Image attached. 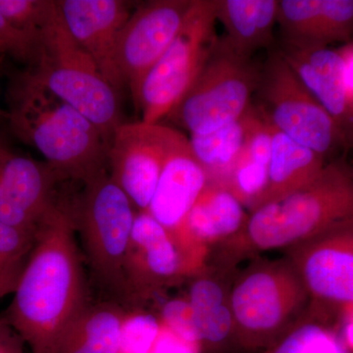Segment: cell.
Instances as JSON below:
<instances>
[{
	"instance_id": "cell-33",
	"label": "cell",
	"mask_w": 353,
	"mask_h": 353,
	"mask_svg": "<svg viewBox=\"0 0 353 353\" xmlns=\"http://www.w3.org/2000/svg\"><path fill=\"white\" fill-rule=\"evenodd\" d=\"M343 62V78L347 87L348 97L353 104V41L338 50Z\"/></svg>"
},
{
	"instance_id": "cell-26",
	"label": "cell",
	"mask_w": 353,
	"mask_h": 353,
	"mask_svg": "<svg viewBox=\"0 0 353 353\" xmlns=\"http://www.w3.org/2000/svg\"><path fill=\"white\" fill-rule=\"evenodd\" d=\"M319 321L301 315L268 353H347L341 339Z\"/></svg>"
},
{
	"instance_id": "cell-17",
	"label": "cell",
	"mask_w": 353,
	"mask_h": 353,
	"mask_svg": "<svg viewBox=\"0 0 353 353\" xmlns=\"http://www.w3.org/2000/svg\"><path fill=\"white\" fill-rule=\"evenodd\" d=\"M310 94L331 116L348 150L353 148V104L348 97L343 62L338 50L285 48L281 50Z\"/></svg>"
},
{
	"instance_id": "cell-15",
	"label": "cell",
	"mask_w": 353,
	"mask_h": 353,
	"mask_svg": "<svg viewBox=\"0 0 353 353\" xmlns=\"http://www.w3.org/2000/svg\"><path fill=\"white\" fill-rule=\"evenodd\" d=\"M60 15L74 39L94 60L118 92L126 85L117 61L121 30L131 15L123 0H57Z\"/></svg>"
},
{
	"instance_id": "cell-19",
	"label": "cell",
	"mask_w": 353,
	"mask_h": 353,
	"mask_svg": "<svg viewBox=\"0 0 353 353\" xmlns=\"http://www.w3.org/2000/svg\"><path fill=\"white\" fill-rule=\"evenodd\" d=\"M277 15L278 0H216V19L224 27L223 36L248 57L272 50Z\"/></svg>"
},
{
	"instance_id": "cell-32",
	"label": "cell",
	"mask_w": 353,
	"mask_h": 353,
	"mask_svg": "<svg viewBox=\"0 0 353 353\" xmlns=\"http://www.w3.org/2000/svg\"><path fill=\"white\" fill-rule=\"evenodd\" d=\"M24 343L6 316L0 315V353H24Z\"/></svg>"
},
{
	"instance_id": "cell-36",
	"label": "cell",
	"mask_w": 353,
	"mask_h": 353,
	"mask_svg": "<svg viewBox=\"0 0 353 353\" xmlns=\"http://www.w3.org/2000/svg\"><path fill=\"white\" fill-rule=\"evenodd\" d=\"M10 150V148H9L8 145H6V143H4L3 139L0 138V154H2V153L6 152L7 150Z\"/></svg>"
},
{
	"instance_id": "cell-6",
	"label": "cell",
	"mask_w": 353,
	"mask_h": 353,
	"mask_svg": "<svg viewBox=\"0 0 353 353\" xmlns=\"http://www.w3.org/2000/svg\"><path fill=\"white\" fill-rule=\"evenodd\" d=\"M262 66L218 37L201 73L167 119L192 134H208L240 119L252 108Z\"/></svg>"
},
{
	"instance_id": "cell-20",
	"label": "cell",
	"mask_w": 353,
	"mask_h": 353,
	"mask_svg": "<svg viewBox=\"0 0 353 353\" xmlns=\"http://www.w3.org/2000/svg\"><path fill=\"white\" fill-rule=\"evenodd\" d=\"M129 312L117 301L88 303L57 353H122Z\"/></svg>"
},
{
	"instance_id": "cell-35",
	"label": "cell",
	"mask_w": 353,
	"mask_h": 353,
	"mask_svg": "<svg viewBox=\"0 0 353 353\" xmlns=\"http://www.w3.org/2000/svg\"><path fill=\"white\" fill-rule=\"evenodd\" d=\"M345 339L347 345L353 350V306L345 308Z\"/></svg>"
},
{
	"instance_id": "cell-13",
	"label": "cell",
	"mask_w": 353,
	"mask_h": 353,
	"mask_svg": "<svg viewBox=\"0 0 353 353\" xmlns=\"http://www.w3.org/2000/svg\"><path fill=\"white\" fill-rule=\"evenodd\" d=\"M194 0H152L139 6L121 30L118 66L134 99L141 81L176 38Z\"/></svg>"
},
{
	"instance_id": "cell-31",
	"label": "cell",
	"mask_w": 353,
	"mask_h": 353,
	"mask_svg": "<svg viewBox=\"0 0 353 353\" xmlns=\"http://www.w3.org/2000/svg\"><path fill=\"white\" fill-rule=\"evenodd\" d=\"M197 345L183 340L161 325L153 353H196Z\"/></svg>"
},
{
	"instance_id": "cell-23",
	"label": "cell",
	"mask_w": 353,
	"mask_h": 353,
	"mask_svg": "<svg viewBox=\"0 0 353 353\" xmlns=\"http://www.w3.org/2000/svg\"><path fill=\"white\" fill-rule=\"evenodd\" d=\"M240 159L228 179L227 188L248 213L259 206L268 183L272 125L261 108Z\"/></svg>"
},
{
	"instance_id": "cell-29",
	"label": "cell",
	"mask_w": 353,
	"mask_h": 353,
	"mask_svg": "<svg viewBox=\"0 0 353 353\" xmlns=\"http://www.w3.org/2000/svg\"><path fill=\"white\" fill-rule=\"evenodd\" d=\"M39 37L12 27L0 14V55L32 66L39 57Z\"/></svg>"
},
{
	"instance_id": "cell-24",
	"label": "cell",
	"mask_w": 353,
	"mask_h": 353,
	"mask_svg": "<svg viewBox=\"0 0 353 353\" xmlns=\"http://www.w3.org/2000/svg\"><path fill=\"white\" fill-rule=\"evenodd\" d=\"M199 345L218 343L234 333V319L229 294L212 275L196 274L188 297Z\"/></svg>"
},
{
	"instance_id": "cell-18",
	"label": "cell",
	"mask_w": 353,
	"mask_h": 353,
	"mask_svg": "<svg viewBox=\"0 0 353 353\" xmlns=\"http://www.w3.org/2000/svg\"><path fill=\"white\" fill-rule=\"evenodd\" d=\"M248 211L223 185L208 183L185 218L179 243L204 267L208 248L233 238L245 226Z\"/></svg>"
},
{
	"instance_id": "cell-28",
	"label": "cell",
	"mask_w": 353,
	"mask_h": 353,
	"mask_svg": "<svg viewBox=\"0 0 353 353\" xmlns=\"http://www.w3.org/2000/svg\"><path fill=\"white\" fill-rule=\"evenodd\" d=\"M34 234L0 222V276L24 267L34 245Z\"/></svg>"
},
{
	"instance_id": "cell-21",
	"label": "cell",
	"mask_w": 353,
	"mask_h": 353,
	"mask_svg": "<svg viewBox=\"0 0 353 353\" xmlns=\"http://www.w3.org/2000/svg\"><path fill=\"white\" fill-rule=\"evenodd\" d=\"M327 163L321 155L272 126L268 183L257 208L282 199L307 185L321 173Z\"/></svg>"
},
{
	"instance_id": "cell-37",
	"label": "cell",
	"mask_w": 353,
	"mask_h": 353,
	"mask_svg": "<svg viewBox=\"0 0 353 353\" xmlns=\"http://www.w3.org/2000/svg\"><path fill=\"white\" fill-rule=\"evenodd\" d=\"M4 122L7 123V112L6 110L0 108V124Z\"/></svg>"
},
{
	"instance_id": "cell-11",
	"label": "cell",
	"mask_w": 353,
	"mask_h": 353,
	"mask_svg": "<svg viewBox=\"0 0 353 353\" xmlns=\"http://www.w3.org/2000/svg\"><path fill=\"white\" fill-rule=\"evenodd\" d=\"M178 130L161 123H122L110 145L108 162L114 182L138 211H148L165 159Z\"/></svg>"
},
{
	"instance_id": "cell-1",
	"label": "cell",
	"mask_w": 353,
	"mask_h": 353,
	"mask_svg": "<svg viewBox=\"0 0 353 353\" xmlns=\"http://www.w3.org/2000/svg\"><path fill=\"white\" fill-rule=\"evenodd\" d=\"M72 201L58 196L41 218L4 316L32 353H57L88 305Z\"/></svg>"
},
{
	"instance_id": "cell-3",
	"label": "cell",
	"mask_w": 353,
	"mask_h": 353,
	"mask_svg": "<svg viewBox=\"0 0 353 353\" xmlns=\"http://www.w3.org/2000/svg\"><path fill=\"white\" fill-rule=\"evenodd\" d=\"M347 153L329 161L314 180L248 213L245 226L218 245L225 266L253 253L288 250L353 220V163Z\"/></svg>"
},
{
	"instance_id": "cell-9",
	"label": "cell",
	"mask_w": 353,
	"mask_h": 353,
	"mask_svg": "<svg viewBox=\"0 0 353 353\" xmlns=\"http://www.w3.org/2000/svg\"><path fill=\"white\" fill-rule=\"evenodd\" d=\"M309 297L287 259L250 265L229 292L234 333L245 340L266 339L292 326Z\"/></svg>"
},
{
	"instance_id": "cell-30",
	"label": "cell",
	"mask_w": 353,
	"mask_h": 353,
	"mask_svg": "<svg viewBox=\"0 0 353 353\" xmlns=\"http://www.w3.org/2000/svg\"><path fill=\"white\" fill-rule=\"evenodd\" d=\"M161 325L183 340L199 345L192 307L187 299H174L165 304L161 313Z\"/></svg>"
},
{
	"instance_id": "cell-7",
	"label": "cell",
	"mask_w": 353,
	"mask_h": 353,
	"mask_svg": "<svg viewBox=\"0 0 353 353\" xmlns=\"http://www.w3.org/2000/svg\"><path fill=\"white\" fill-rule=\"evenodd\" d=\"M216 0H194L185 22L157 63L141 81L134 105L143 122L157 124L181 101L214 48Z\"/></svg>"
},
{
	"instance_id": "cell-4",
	"label": "cell",
	"mask_w": 353,
	"mask_h": 353,
	"mask_svg": "<svg viewBox=\"0 0 353 353\" xmlns=\"http://www.w3.org/2000/svg\"><path fill=\"white\" fill-rule=\"evenodd\" d=\"M39 57L28 67L59 99L87 117L110 145L122 124L119 92L70 34L58 4L39 34Z\"/></svg>"
},
{
	"instance_id": "cell-14",
	"label": "cell",
	"mask_w": 353,
	"mask_h": 353,
	"mask_svg": "<svg viewBox=\"0 0 353 353\" xmlns=\"http://www.w3.org/2000/svg\"><path fill=\"white\" fill-rule=\"evenodd\" d=\"M63 176L46 162L14 152L0 154V222L36 233L57 201Z\"/></svg>"
},
{
	"instance_id": "cell-8",
	"label": "cell",
	"mask_w": 353,
	"mask_h": 353,
	"mask_svg": "<svg viewBox=\"0 0 353 353\" xmlns=\"http://www.w3.org/2000/svg\"><path fill=\"white\" fill-rule=\"evenodd\" d=\"M260 106L272 126L331 161L350 152L331 116L299 80L281 50H269L262 66Z\"/></svg>"
},
{
	"instance_id": "cell-12",
	"label": "cell",
	"mask_w": 353,
	"mask_h": 353,
	"mask_svg": "<svg viewBox=\"0 0 353 353\" xmlns=\"http://www.w3.org/2000/svg\"><path fill=\"white\" fill-rule=\"evenodd\" d=\"M309 297L353 306V220L285 250Z\"/></svg>"
},
{
	"instance_id": "cell-5",
	"label": "cell",
	"mask_w": 353,
	"mask_h": 353,
	"mask_svg": "<svg viewBox=\"0 0 353 353\" xmlns=\"http://www.w3.org/2000/svg\"><path fill=\"white\" fill-rule=\"evenodd\" d=\"M83 183L82 192L72 199V210L90 274L125 306V263L138 210L106 170Z\"/></svg>"
},
{
	"instance_id": "cell-25",
	"label": "cell",
	"mask_w": 353,
	"mask_h": 353,
	"mask_svg": "<svg viewBox=\"0 0 353 353\" xmlns=\"http://www.w3.org/2000/svg\"><path fill=\"white\" fill-rule=\"evenodd\" d=\"M277 24L285 48H328L323 0H278Z\"/></svg>"
},
{
	"instance_id": "cell-2",
	"label": "cell",
	"mask_w": 353,
	"mask_h": 353,
	"mask_svg": "<svg viewBox=\"0 0 353 353\" xmlns=\"http://www.w3.org/2000/svg\"><path fill=\"white\" fill-rule=\"evenodd\" d=\"M6 101L14 136L41 152L64 180L85 183L105 170L109 143L101 131L28 67L11 75Z\"/></svg>"
},
{
	"instance_id": "cell-27",
	"label": "cell",
	"mask_w": 353,
	"mask_h": 353,
	"mask_svg": "<svg viewBox=\"0 0 353 353\" xmlns=\"http://www.w3.org/2000/svg\"><path fill=\"white\" fill-rule=\"evenodd\" d=\"M57 0H0V14L15 29L39 37Z\"/></svg>"
},
{
	"instance_id": "cell-34",
	"label": "cell",
	"mask_w": 353,
	"mask_h": 353,
	"mask_svg": "<svg viewBox=\"0 0 353 353\" xmlns=\"http://www.w3.org/2000/svg\"><path fill=\"white\" fill-rule=\"evenodd\" d=\"M22 270L23 268L20 270L11 272V273L6 274V275L0 276V299L7 296V294H13Z\"/></svg>"
},
{
	"instance_id": "cell-16",
	"label": "cell",
	"mask_w": 353,
	"mask_h": 353,
	"mask_svg": "<svg viewBox=\"0 0 353 353\" xmlns=\"http://www.w3.org/2000/svg\"><path fill=\"white\" fill-rule=\"evenodd\" d=\"M208 185V175L194 157L190 139L178 131L148 212L179 243L185 218Z\"/></svg>"
},
{
	"instance_id": "cell-22",
	"label": "cell",
	"mask_w": 353,
	"mask_h": 353,
	"mask_svg": "<svg viewBox=\"0 0 353 353\" xmlns=\"http://www.w3.org/2000/svg\"><path fill=\"white\" fill-rule=\"evenodd\" d=\"M259 112V106L252 105L243 117L232 124L210 134L190 136L192 152L205 171L208 183L223 187L226 185Z\"/></svg>"
},
{
	"instance_id": "cell-10",
	"label": "cell",
	"mask_w": 353,
	"mask_h": 353,
	"mask_svg": "<svg viewBox=\"0 0 353 353\" xmlns=\"http://www.w3.org/2000/svg\"><path fill=\"white\" fill-rule=\"evenodd\" d=\"M203 268L148 211H138L125 263L126 306H141L160 289Z\"/></svg>"
}]
</instances>
